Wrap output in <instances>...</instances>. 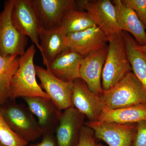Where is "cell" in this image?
<instances>
[{
    "instance_id": "cell-1",
    "label": "cell",
    "mask_w": 146,
    "mask_h": 146,
    "mask_svg": "<svg viewBox=\"0 0 146 146\" xmlns=\"http://www.w3.org/2000/svg\"><path fill=\"white\" fill-rule=\"evenodd\" d=\"M35 52V46L32 44L20 56L19 67L11 82V99L38 97L50 98L36 81Z\"/></svg>"
},
{
    "instance_id": "cell-2",
    "label": "cell",
    "mask_w": 146,
    "mask_h": 146,
    "mask_svg": "<svg viewBox=\"0 0 146 146\" xmlns=\"http://www.w3.org/2000/svg\"><path fill=\"white\" fill-rule=\"evenodd\" d=\"M132 72L122 31L109 39L108 49L102 75L103 91L111 89L128 73Z\"/></svg>"
},
{
    "instance_id": "cell-3",
    "label": "cell",
    "mask_w": 146,
    "mask_h": 146,
    "mask_svg": "<svg viewBox=\"0 0 146 146\" xmlns=\"http://www.w3.org/2000/svg\"><path fill=\"white\" fill-rule=\"evenodd\" d=\"M100 96L108 109L146 105V90L132 72Z\"/></svg>"
},
{
    "instance_id": "cell-4",
    "label": "cell",
    "mask_w": 146,
    "mask_h": 146,
    "mask_svg": "<svg viewBox=\"0 0 146 146\" xmlns=\"http://www.w3.org/2000/svg\"><path fill=\"white\" fill-rule=\"evenodd\" d=\"M0 108L11 130L24 141L29 143L43 136V131L37 120L25 105L10 99Z\"/></svg>"
},
{
    "instance_id": "cell-5",
    "label": "cell",
    "mask_w": 146,
    "mask_h": 146,
    "mask_svg": "<svg viewBox=\"0 0 146 146\" xmlns=\"http://www.w3.org/2000/svg\"><path fill=\"white\" fill-rule=\"evenodd\" d=\"M15 0H8L4 3L0 13V55L20 56L25 53L28 38L21 34L13 25L11 11Z\"/></svg>"
},
{
    "instance_id": "cell-6",
    "label": "cell",
    "mask_w": 146,
    "mask_h": 146,
    "mask_svg": "<svg viewBox=\"0 0 146 146\" xmlns=\"http://www.w3.org/2000/svg\"><path fill=\"white\" fill-rule=\"evenodd\" d=\"M79 9L88 13L91 19L110 39L120 34V30L116 20L114 5L110 0L76 1Z\"/></svg>"
},
{
    "instance_id": "cell-7",
    "label": "cell",
    "mask_w": 146,
    "mask_h": 146,
    "mask_svg": "<svg viewBox=\"0 0 146 146\" xmlns=\"http://www.w3.org/2000/svg\"><path fill=\"white\" fill-rule=\"evenodd\" d=\"M11 19L18 31L29 36L40 51L39 35L42 26L32 0H15Z\"/></svg>"
},
{
    "instance_id": "cell-8",
    "label": "cell",
    "mask_w": 146,
    "mask_h": 146,
    "mask_svg": "<svg viewBox=\"0 0 146 146\" xmlns=\"http://www.w3.org/2000/svg\"><path fill=\"white\" fill-rule=\"evenodd\" d=\"M35 70L41 88L59 110H64L73 106L72 101L73 82L63 81L56 77L48 69L38 65L35 66Z\"/></svg>"
},
{
    "instance_id": "cell-9",
    "label": "cell",
    "mask_w": 146,
    "mask_h": 146,
    "mask_svg": "<svg viewBox=\"0 0 146 146\" xmlns=\"http://www.w3.org/2000/svg\"><path fill=\"white\" fill-rule=\"evenodd\" d=\"M84 125L94 131L98 139L109 146H131L136 131L133 124L88 121Z\"/></svg>"
},
{
    "instance_id": "cell-10",
    "label": "cell",
    "mask_w": 146,
    "mask_h": 146,
    "mask_svg": "<svg viewBox=\"0 0 146 146\" xmlns=\"http://www.w3.org/2000/svg\"><path fill=\"white\" fill-rule=\"evenodd\" d=\"M64 42L67 48L84 58L107 47L109 39L104 32L96 26L82 31L66 35Z\"/></svg>"
},
{
    "instance_id": "cell-11",
    "label": "cell",
    "mask_w": 146,
    "mask_h": 146,
    "mask_svg": "<svg viewBox=\"0 0 146 146\" xmlns=\"http://www.w3.org/2000/svg\"><path fill=\"white\" fill-rule=\"evenodd\" d=\"M72 101L73 107L88 118L89 121H98L105 108L100 96L90 91L86 83L80 78L73 82Z\"/></svg>"
},
{
    "instance_id": "cell-12",
    "label": "cell",
    "mask_w": 146,
    "mask_h": 146,
    "mask_svg": "<svg viewBox=\"0 0 146 146\" xmlns=\"http://www.w3.org/2000/svg\"><path fill=\"white\" fill-rule=\"evenodd\" d=\"M85 117L73 106L63 110L55 131L56 146H77Z\"/></svg>"
},
{
    "instance_id": "cell-13",
    "label": "cell",
    "mask_w": 146,
    "mask_h": 146,
    "mask_svg": "<svg viewBox=\"0 0 146 146\" xmlns=\"http://www.w3.org/2000/svg\"><path fill=\"white\" fill-rule=\"evenodd\" d=\"M30 111L35 115L43 134L55 133L61 111L49 98L43 97L23 98Z\"/></svg>"
},
{
    "instance_id": "cell-14",
    "label": "cell",
    "mask_w": 146,
    "mask_h": 146,
    "mask_svg": "<svg viewBox=\"0 0 146 146\" xmlns=\"http://www.w3.org/2000/svg\"><path fill=\"white\" fill-rule=\"evenodd\" d=\"M108 46L83 58L80 65V78L86 83L90 91L100 96L102 93V75Z\"/></svg>"
},
{
    "instance_id": "cell-15",
    "label": "cell",
    "mask_w": 146,
    "mask_h": 146,
    "mask_svg": "<svg viewBox=\"0 0 146 146\" xmlns=\"http://www.w3.org/2000/svg\"><path fill=\"white\" fill-rule=\"evenodd\" d=\"M32 2L42 27L48 30L59 28L65 11L77 7L74 0H32Z\"/></svg>"
},
{
    "instance_id": "cell-16",
    "label": "cell",
    "mask_w": 146,
    "mask_h": 146,
    "mask_svg": "<svg viewBox=\"0 0 146 146\" xmlns=\"http://www.w3.org/2000/svg\"><path fill=\"white\" fill-rule=\"evenodd\" d=\"M83 58L78 53L67 48L46 66L58 78L67 82H73L80 78V70Z\"/></svg>"
},
{
    "instance_id": "cell-17",
    "label": "cell",
    "mask_w": 146,
    "mask_h": 146,
    "mask_svg": "<svg viewBox=\"0 0 146 146\" xmlns=\"http://www.w3.org/2000/svg\"><path fill=\"white\" fill-rule=\"evenodd\" d=\"M112 2L115 7L116 20L120 30L130 33L138 44L146 45V28L135 12L126 6L122 0Z\"/></svg>"
},
{
    "instance_id": "cell-18",
    "label": "cell",
    "mask_w": 146,
    "mask_h": 146,
    "mask_svg": "<svg viewBox=\"0 0 146 146\" xmlns=\"http://www.w3.org/2000/svg\"><path fill=\"white\" fill-rule=\"evenodd\" d=\"M65 35L59 28L46 29L42 27L39 35V43L44 65L52 62L67 48L64 38Z\"/></svg>"
},
{
    "instance_id": "cell-19",
    "label": "cell",
    "mask_w": 146,
    "mask_h": 146,
    "mask_svg": "<svg viewBox=\"0 0 146 146\" xmlns=\"http://www.w3.org/2000/svg\"><path fill=\"white\" fill-rule=\"evenodd\" d=\"M144 120H146V105L114 109L105 108L98 121L126 124L138 123Z\"/></svg>"
},
{
    "instance_id": "cell-20",
    "label": "cell",
    "mask_w": 146,
    "mask_h": 146,
    "mask_svg": "<svg viewBox=\"0 0 146 146\" xmlns=\"http://www.w3.org/2000/svg\"><path fill=\"white\" fill-rule=\"evenodd\" d=\"M122 34L132 72L146 90V53L138 48V43L130 35L124 31Z\"/></svg>"
},
{
    "instance_id": "cell-21",
    "label": "cell",
    "mask_w": 146,
    "mask_h": 146,
    "mask_svg": "<svg viewBox=\"0 0 146 146\" xmlns=\"http://www.w3.org/2000/svg\"><path fill=\"white\" fill-rule=\"evenodd\" d=\"M96 26L86 11L77 7L65 11L61 19L59 29L66 35L82 31Z\"/></svg>"
},
{
    "instance_id": "cell-22",
    "label": "cell",
    "mask_w": 146,
    "mask_h": 146,
    "mask_svg": "<svg viewBox=\"0 0 146 146\" xmlns=\"http://www.w3.org/2000/svg\"><path fill=\"white\" fill-rule=\"evenodd\" d=\"M20 56L0 55V106L10 99L11 79L18 70Z\"/></svg>"
},
{
    "instance_id": "cell-23",
    "label": "cell",
    "mask_w": 146,
    "mask_h": 146,
    "mask_svg": "<svg viewBox=\"0 0 146 146\" xmlns=\"http://www.w3.org/2000/svg\"><path fill=\"white\" fill-rule=\"evenodd\" d=\"M0 143L6 146H27L28 143L11 130L2 114L0 108Z\"/></svg>"
},
{
    "instance_id": "cell-24",
    "label": "cell",
    "mask_w": 146,
    "mask_h": 146,
    "mask_svg": "<svg viewBox=\"0 0 146 146\" xmlns=\"http://www.w3.org/2000/svg\"><path fill=\"white\" fill-rule=\"evenodd\" d=\"M123 3L135 12L146 29V0H122Z\"/></svg>"
},
{
    "instance_id": "cell-25",
    "label": "cell",
    "mask_w": 146,
    "mask_h": 146,
    "mask_svg": "<svg viewBox=\"0 0 146 146\" xmlns=\"http://www.w3.org/2000/svg\"><path fill=\"white\" fill-rule=\"evenodd\" d=\"M94 135L93 131L84 124L80 130L79 139L76 146H102L95 141Z\"/></svg>"
},
{
    "instance_id": "cell-26",
    "label": "cell",
    "mask_w": 146,
    "mask_h": 146,
    "mask_svg": "<svg viewBox=\"0 0 146 146\" xmlns=\"http://www.w3.org/2000/svg\"><path fill=\"white\" fill-rule=\"evenodd\" d=\"M133 146H146V120L137 123Z\"/></svg>"
},
{
    "instance_id": "cell-27",
    "label": "cell",
    "mask_w": 146,
    "mask_h": 146,
    "mask_svg": "<svg viewBox=\"0 0 146 146\" xmlns=\"http://www.w3.org/2000/svg\"><path fill=\"white\" fill-rule=\"evenodd\" d=\"M27 146H56L55 137L52 133L44 134L40 143Z\"/></svg>"
},
{
    "instance_id": "cell-28",
    "label": "cell",
    "mask_w": 146,
    "mask_h": 146,
    "mask_svg": "<svg viewBox=\"0 0 146 146\" xmlns=\"http://www.w3.org/2000/svg\"><path fill=\"white\" fill-rule=\"evenodd\" d=\"M137 47L139 50H141L142 51L146 53V45H144V46H141L138 44H137Z\"/></svg>"
},
{
    "instance_id": "cell-29",
    "label": "cell",
    "mask_w": 146,
    "mask_h": 146,
    "mask_svg": "<svg viewBox=\"0 0 146 146\" xmlns=\"http://www.w3.org/2000/svg\"><path fill=\"white\" fill-rule=\"evenodd\" d=\"M0 146H6L5 145H3L1 143H0Z\"/></svg>"
}]
</instances>
